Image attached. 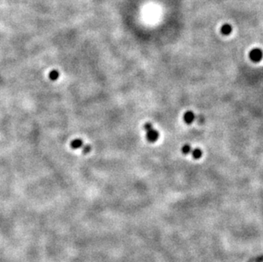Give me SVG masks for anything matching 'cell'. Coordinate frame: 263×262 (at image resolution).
I'll return each instance as SVG.
<instances>
[{"label": "cell", "instance_id": "1", "mask_svg": "<svg viewBox=\"0 0 263 262\" xmlns=\"http://www.w3.org/2000/svg\"><path fill=\"white\" fill-rule=\"evenodd\" d=\"M263 57V53L260 49H254L249 52V58L254 62H259Z\"/></svg>", "mask_w": 263, "mask_h": 262}, {"label": "cell", "instance_id": "2", "mask_svg": "<svg viewBox=\"0 0 263 262\" xmlns=\"http://www.w3.org/2000/svg\"><path fill=\"white\" fill-rule=\"evenodd\" d=\"M159 132L157 130H155L153 128L149 129L148 131H146V139L150 142H155L156 140L159 139Z\"/></svg>", "mask_w": 263, "mask_h": 262}, {"label": "cell", "instance_id": "3", "mask_svg": "<svg viewBox=\"0 0 263 262\" xmlns=\"http://www.w3.org/2000/svg\"><path fill=\"white\" fill-rule=\"evenodd\" d=\"M184 121L187 123V124H190L193 123V121L195 120V115L192 112H187L185 114H184Z\"/></svg>", "mask_w": 263, "mask_h": 262}, {"label": "cell", "instance_id": "4", "mask_svg": "<svg viewBox=\"0 0 263 262\" xmlns=\"http://www.w3.org/2000/svg\"><path fill=\"white\" fill-rule=\"evenodd\" d=\"M83 147V141L79 139H76L71 142V147L72 149H79Z\"/></svg>", "mask_w": 263, "mask_h": 262}, {"label": "cell", "instance_id": "5", "mask_svg": "<svg viewBox=\"0 0 263 262\" xmlns=\"http://www.w3.org/2000/svg\"><path fill=\"white\" fill-rule=\"evenodd\" d=\"M192 155H193V158H195V159H198V158H200V157H202V151L199 149V148H196V149H193V150H192Z\"/></svg>", "mask_w": 263, "mask_h": 262}, {"label": "cell", "instance_id": "6", "mask_svg": "<svg viewBox=\"0 0 263 262\" xmlns=\"http://www.w3.org/2000/svg\"><path fill=\"white\" fill-rule=\"evenodd\" d=\"M231 32H232V27H231L230 25H228V24H226V25H224L221 27V33L223 34H225V35L229 34Z\"/></svg>", "mask_w": 263, "mask_h": 262}, {"label": "cell", "instance_id": "7", "mask_svg": "<svg viewBox=\"0 0 263 262\" xmlns=\"http://www.w3.org/2000/svg\"><path fill=\"white\" fill-rule=\"evenodd\" d=\"M49 77H50V78L51 80L55 81V80H56L57 78L59 77V72H58L56 70H53V71H51L50 72Z\"/></svg>", "mask_w": 263, "mask_h": 262}, {"label": "cell", "instance_id": "8", "mask_svg": "<svg viewBox=\"0 0 263 262\" xmlns=\"http://www.w3.org/2000/svg\"><path fill=\"white\" fill-rule=\"evenodd\" d=\"M181 152H182L184 154H188V153H190L191 152H192V148H191V147H190L188 144H186V145H184L183 147H182V148H181Z\"/></svg>", "mask_w": 263, "mask_h": 262}, {"label": "cell", "instance_id": "9", "mask_svg": "<svg viewBox=\"0 0 263 262\" xmlns=\"http://www.w3.org/2000/svg\"><path fill=\"white\" fill-rule=\"evenodd\" d=\"M90 150H91V147L89 145H86L85 147H84V149H83V153L84 154H87V153H89L90 152Z\"/></svg>", "mask_w": 263, "mask_h": 262}, {"label": "cell", "instance_id": "10", "mask_svg": "<svg viewBox=\"0 0 263 262\" xmlns=\"http://www.w3.org/2000/svg\"><path fill=\"white\" fill-rule=\"evenodd\" d=\"M144 129H145V130L146 131H148L149 129H152V124H151V123H146V124H145V126H144Z\"/></svg>", "mask_w": 263, "mask_h": 262}]
</instances>
